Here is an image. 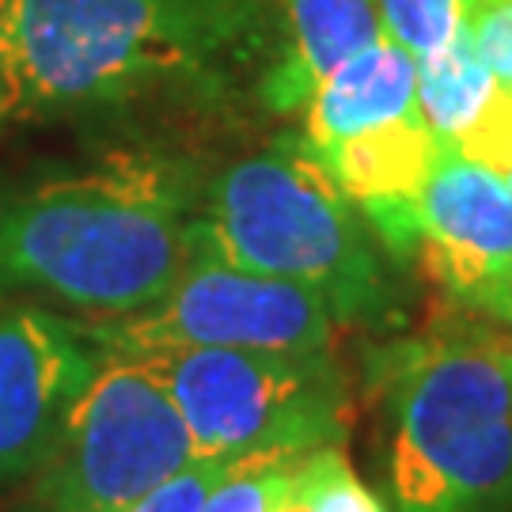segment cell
<instances>
[{"instance_id":"cell-17","label":"cell","mask_w":512,"mask_h":512,"mask_svg":"<svg viewBox=\"0 0 512 512\" xmlns=\"http://www.w3.org/2000/svg\"><path fill=\"white\" fill-rule=\"evenodd\" d=\"M232 459L224 456H202L194 459L190 467H183L175 478H167L164 486H156L152 494H145L141 501H133L122 512H202L205 497L213 494V486L220 482V475L228 471Z\"/></svg>"},{"instance_id":"cell-4","label":"cell","mask_w":512,"mask_h":512,"mask_svg":"<svg viewBox=\"0 0 512 512\" xmlns=\"http://www.w3.org/2000/svg\"><path fill=\"white\" fill-rule=\"evenodd\" d=\"M395 512L512 509V334H433L391 365Z\"/></svg>"},{"instance_id":"cell-6","label":"cell","mask_w":512,"mask_h":512,"mask_svg":"<svg viewBox=\"0 0 512 512\" xmlns=\"http://www.w3.org/2000/svg\"><path fill=\"white\" fill-rule=\"evenodd\" d=\"M137 357L160 372L202 456L243 459L346 440L349 387L330 349H156Z\"/></svg>"},{"instance_id":"cell-11","label":"cell","mask_w":512,"mask_h":512,"mask_svg":"<svg viewBox=\"0 0 512 512\" xmlns=\"http://www.w3.org/2000/svg\"><path fill=\"white\" fill-rule=\"evenodd\" d=\"M202 512H387L342 444L232 459Z\"/></svg>"},{"instance_id":"cell-3","label":"cell","mask_w":512,"mask_h":512,"mask_svg":"<svg viewBox=\"0 0 512 512\" xmlns=\"http://www.w3.org/2000/svg\"><path fill=\"white\" fill-rule=\"evenodd\" d=\"M198 243L220 262L323 296L338 327L395 311L384 243L304 133L220 171L202 198Z\"/></svg>"},{"instance_id":"cell-9","label":"cell","mask_w":512,"mask_h":512,"mask_svg":"<svg viewBox=\"0 0 512 512\" xmlns=\"http://www.w3.org/2000/svg\"><path fill=\"white\" fill-rule=\"evenodd\" d=\"M418 247L456 300L512 327V190L444 141L418 198Z\"/></svg>"},{"instance_id":"cell-2","label":"cell","mask_w":512,"mask_h":512,"mask_svg":"<svg viewBox=\"0 0 512 512\" xmlns=\"http://www.w3.org/2000/svg\"><path fill=\"white\" fill-rule=\"evenodd\" d=\"M270 0H0V84L19 114L213 92L266 46Z\"/></svg>"},{"instance_id":"cell-5","label":"cell","mask_w":512,"mask_h":512,"mask_svg":"<svg viewBox=\"0 0 512 512\" xmlns=\"http://www.w3.org/2000/svg\"><path fill=\"white\" fill-rule=\"evenodd\" d=\"M194 459L202 452L160 372L137 353L99 349L61 437L27 478L23 512H122Z\"/></svg>"},{"instance_id":"cell-16","label":"cell","mask_w":512,"mask_h":512,"mask_svg":"<svg viewBox=\"0 0 512 512\" xmlns=\"http://www.w3.org/2000/svg\"><path fill=\"white\" fill-rule=\"evenodd\" d=\"M448 145V141H444ZM452 148H459L463 156H471L475 164L497 171L501 179L512 171V88L497 80L490 103L482 107L471 129L452 141Z\"/></svg>"},{"instance_id":"cell-15","label":"cell","mask_w":512,"mask_h":512,"mask_svg":"<svg viewBox=\"0 0 512 512\" xmlns=\"http://www.w3.org/2000/svg\"><path fill=\"white\" fill-rule=\"evenodd\" d=\"M384 35L406 54L429 57L463 27V0H376Z\"/></svg>"},{"instance_id":"cell-1","label":"cell","mask_w":512,"mask_h":512,"mask_svg":"<svg viewBox=\"0 0 512 512\" xmlns=\"http://www.w3.org/2000/svg\"><path fill=\"white\" fill-rule=\"evenodd\" d=\"M198 175L164 152L99 164L0 202V293H35L88 319L156 304L198 251Z\"/></svg>"},{"instance_id":"cell-20","label":"cell","mask_w":512,"mask_h":512,"mask_svg":"<svg viewBox=\"0 0 512 512\" xmlns=\"http://www.w3.org/2000/svg\"><path fill=\"white\" fill-rule=\"evenodd\" d=\"M505 183H509V190H512V171H509V175H505Z\"/></svg>"},{"instance_id":"cell-7","label":"cell","mask_w":512,"mask_h":512,"mask_svg":"<svg viewBox=\"0 0 512 512\" xmlns=\"http://www.w3.org/2000/svg\"><path fill=\"white\" fill-rule=\"evenodd\" d=\"M99 349H274L323 353L334 346L338 319L304 285L251 274L220 262L202 243L156 304L133 315L80 319Z\"/></svg>"},{"instance_id":"cell-19","label":"cell","mask_w":512,"mask_h":512,"mask_svg":"<svg viewBox=\"0 0 512 512\" xmlns=\"http://www.w3.org/2000/svg\"><path fill=\"white\" fill-rule=\"evenodd\" d=\"M8 114V107H4V84H0V118Z\"/></svg>"},{"instance_id":"cell-14","label":"cell","mask_w":512,"mask_h":512,"mask_svg":"<svg viewBox=\"0 0 512 512\" xmlns=\"http://www.w3.org/2000/svg\"><path fill=\"white\" fill-rule=\"evenodd\" d=\"M497 76L490 73L486 57L478 54L467 23L448 38L440 50L418 61V103L425 122L440 141H459L482 107L490 103Z\"/></svg>"},{"instance_id":"cell-21","label":"cell","mask_w":512,"mask_h":512,"mask_svg":"<svg viewBox=\"0 0 512 512\" xmlns=\"http://www.w3.org/2000/svg\"><path fill=\"white\" fill-rule=\"evenodd\" d=\"M270 4H274V0H270Z\"/></svg>"},{"instance_id":"cell-13","label":"cell","mask_w":512,"mask_h":512,"mask_svg":"<svg viewBox=\"0 0 512 512\" xmlns=\"http://www.w3.org/2000/svg\"><path fill=\"white\" fill-rule=\"evenodd\" d=\"M421 110L418 103V57L399 42L380 38L311 92L304 103V141L327 148L361 129L384 126L403 114Z\"/></svg>"},{"instance_id":"cell-18","label":"cell","mask_w":512,"mask_h":512,"mask_svg":"<svg viewBox=\"0 0 512 512\" xmlns=\"http://www.w3.org/2000/svg\"><path fill=\"white\" fill-rule=\"evenodd\" d=\"M463 23L490 73L512 88V0H463Z\"/></svg>"},{"instance_id":"cell-8","label":"cell","mask_w":512,"mask_h":512,"mask_svg":"<svg viewBox=\"0 0 512 512\" xmlns=\"http://www.w3.org/2000/svg\"><path fill=\"white\" fill-rule=\"evenodd\" d=\"M95 365L99 346L80 319L0 293V482L42 467Z\"/></svg>"},{"instance_id":"cell-10","label":"cell","mask_w":512,"mask_h":512,"mask_svg":"<svg viewBox=\"0 0 512 512\" xmlns=\"http://www.w3.org/2000/svg\"><path fill=\"white\" fill-rule=\"evenodd\" d=\"M315 152L387 251L418 247V198L440 156V137L421 110Z\"/></svg>"},{"instance_id":"cell-12","label":"cell","mask_w":512,"mask_h":512,"mask_svg":"<svg viewBox=\"0 0 512 512\" xmlns=\"http://www.w3.org/2000/svg\"><path fill=\"white\" fill-rule=\"evenodd\" d=\"M281 46L262 73V103L277 114L304 110L311 92L349 57L384 38L376 0H274Z\"/></svg>"}]
</instances>
